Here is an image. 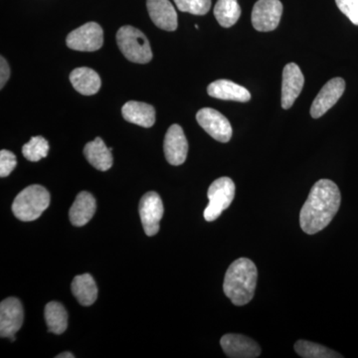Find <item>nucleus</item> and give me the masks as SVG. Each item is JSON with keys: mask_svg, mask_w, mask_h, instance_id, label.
I'll return each instance as SVG.
<instances>
[{"mask_svg": "<svg viewBox=\"0 0 358 358\" xmlns=\"http://www.w3.org/2000/svg\"><path fill=\"white\" fill-rule=\"evenodd\" d=\"M50 204V194L41 185H30L15 197L13 212L16 218L24 222L38 219Z\"/></svg>", "mask_w": 358, "mask_h": 358, "instance_id": "7ed1b4c3", "label": "nucleus"}, {"mask_svg": "<svg viewBox=\"0 0 358 358\" xmlns=\"http://www.w3.org/2000/svg\"><path fill=\"white\" fill-rule=\"evenodd\" d=\"M16 164H17V160L13 152L6 150H2L0 152V176L1 178H6L13 173Z\"/></svg>", "mask_w": 358, "mask_h": 358, "instance_id": "cd10ccee", "label": "nucleus"}, {"mask_svg": "<svg viewBox=\"0 0 358 358\" xmlns=\"http://www.w3.org/2000/svg\"><path fill=\"white\" fill-rule=\"evenodd\" d=\"M140 216L143 230L148 236H155L159 233V222L164 216L162 200L157 192L145 193L140 202Z\"/></svg>", "mask_w": 358, "mask_h": 358, "instance_id": "6e6552de", "label": "nucleus"}, {"mask_svg": "<svg viewBox=\"0 0 358 358\" xmlns=\"http://www.w3.org/2000/svg\"><path fill=\"white\" fill-rule=\"evenodd\" d=\"M235 192V183L229 178H220L213 181L207 192L209 203L204 210L205 220L208 222L215 221L232 203Z\"/></svg>", "mask_w": 358, "mask_h": 358, "instance_id": "39448f33", "label": "nucleus"}, {"mask_svg": "<svg viewBox=\"0 0 358 358\" xmlns=\"http://www.w3.org/2000/svg\"><path fill=\"white\" fill-rule=\"evenodd\" d=\"M164 155L171 166H180L188 154V143L185 131L179 124H173L167 129L164 143Z\"/></svg>", "mask_w": 358, "mask_h": 358, "instance_id": "f8f14e48", "label": "nucleus"}, {"mask_svg": "<svg viewBox=\"0 0 358 358\" xmlns=\"http://www.w3.org/2000/svg\"><path fill=\"white\" fill-rule=\"evenodd\" d=\"M214 16L222 27H232L241 16V7L237 0H218L214 7Z\"/></svg>", "mask_w": 358, "mask_h": 358, "instance_id": "5701e85b", "label": "nucleus"}, {"mask_svg": "<svg viewBox=\"0 0 358 358\" xmlns=\"http://www.w3.org/2000/svg\"><path fill=\"white\" fill-rule=\"evenodd\" d=\"M71 84L84 96L95 95L101 88V78L91 68L81 67L73 70L70 74Z\"/></svg>", "mask_w": 358, "mask_h": 358, "instance_id": "6ab92c4d", "label": "nucleus"}, {"mask_svg": "<svg viewBox=\"0 0 358 358\" xmlns=\"http://www.w3.org/2000/svg\"><path fill=\"white\" fill-rule=\"evenodd\" d=\"M49 152L48 141L43 136H33L22 148V154L29 162H36L47 157Z\"/></svg>", "mask_w": 358, "mask_h": 358, "instance_id": "393cba45", "label": "nucleus"}, {"mask_svg": "<svg viewBox=\"0 0 358 358\" xmlns=\"http://www.w3.org/2000/svg\"><path fill=\"white\" fill-rule=\"evenodd\" d=\"M305 84V78L298 65L289 63L282 70V107L288 110L300 96Z\"/></svg>", "mask_w": 358, "mask_h": 358, "instance_id": "4468645a", "label": "nucleus"}, {"mask_svg": "<svg viewBox=\"0 0 358 358\" xmlns=\"http://www.w3.org/2000/svg\"><path fill=\"white\" fill-rule=\"evenodd\" d=\"M182 13L204 15L210 10L211 0H173Z\"/></svg>", "mask_w": 358, "mask_h": 358, "instance_id": "a878e982", "label": "nucleus"}, {"mask_svg": "<svg viewBox=\"0 0 358 358\" xmlns=\"http://www.w3.org/2000/svg\"><path fill=\"white\" fill-rule=\"evenodd\" d=\"M199 126L220 143H228L232 138V127L229 121L218 110L204 108L196 114Z\"/></svg>", "mask_w": 358, "mask_h": 358, "instance_id": "9d476101", "label": "nucleus"}, {"mask_svg": "<svg viewBox=\"0 0 358 358\" xmlns=\"http://www.w3.org/2000/svg\"><path fill=\"white\" fill-rule=\"evenodd\" d=\"M9 77H10V68L6 59L1 57L0 59V88H3Z\"/></svg>", "mask_w": 358, "mask_h": 358, "instance_id": "c85d7f7f", "label": "nucleus"}, {"mask_svg": "<svg viewBox=\"0 0 358 358\" xmlns=\"http://www.w3.org/2000/svg\"><path fill=\"white\" fill-rule=\"evenodd\" d=\"M45 320L48 331L54 334H62L68 327V313L58 301H51L45 307Z\"/></svg>", "mask_w": 358, "mask_h": 358, "instance_id": "4be33fe9", "label": "nucleus"}, {"mask_svg": "<svg viewBox=\"0 0 358 358\" xmlns=\"http://www.w3.org/2000/svg\"><path fill=\"white\" fill-rule=\"evenodd\" d=\"M117 43L124 57L131 62L147 64L152 59V48L147 37L133 26L120 28L117 33Z\"/></svg>", "mask_w": 358, "mask_h": 358, "instance_id": "20e7f679", "label": "nucleus"}, {"mask_svg": "<svg viewBox=\"0 0 358 358\" xmlns=\"http://www.w3.org/2000/svg\"><path fill=\"white\" fill-rule=\"evenodd\" d=\"M71 289L77 301L84 307H89L98 298V288L95 280L90 274L79 275L74 278Z\"/></svg>", "mask_w": 358, "mask_h": 358, "instance_id": "412c9836", "label": "nucleus"}, {"mask_svg": "<svg viewBox=\"0 0 358 358\" xmlns=\"http://www.w3.org/2000/svg\"><path fill=\"white\" fill-rule=\"evenodd\" d=\"M282 14L280 0H258L252 10V24L258 31H273L279 25Z\"/></svg>", "mask_w": 358, "mask_h": 358, "instance_id": "0eeeda50", "label": "nucleus"}, {"mask_svg": "<svg viewBox=\"0 0 358 358\" xmlns=\"http://www.w3.org/2000/svg\"><path fill=\"white\" fill-rule=\"evenodd\" d=\"M336 3L353 24L358 25V0H336Z\"/></svg>", "mask_w": 358, "mask_h": 358, "instance_id": "bb28decb", "label": "nucleus"}, {"mask_svg": "<svg viewBox=\"0 0 358 358\" xmlns=\"http://www.w3.org/2000/svg\"><path fill=\"white\" fill-rule=\"evenodd\" d=\"M124 119L143 128H150L155 122V110L152 105L143 102L129 101L122 106Z\"/></svg>", "mask_w": 358, "mask_h": 358, "instance_id": "f3484780", "label": "nucleus"}, {"mask_svg": "<svg viewBox=\"0 0 358 358\" xmlns=\"http://www.w3.org/2000/svg\"><path fill=\"white\" fill-rule=\"evenodd\" d=\"M257 279L258 271L255 264L248 258L238 259L226 272L224 293L235 306L247 305L255 294Z\"/></svg>", "mask_w": 358, "mask_h": 358, "instance_id": "f03ea898", "label": "nucleus"}, {"mask_svg": "<svg viewBox=\"0 0 358 358\" xmlns=\"http://www.w3.org/2000/svg\"><path fill=\"white\" fill-rule=\"evenodd\" d=\"M96 208V200L93 195L87 192H80L70 208L71 223L77 227L86 225L93 218Z\"/></svg>", "mask_w": 358, "mask_h": 358, "instance_id": "a211bd4d", "label": "nucleus"}, {"mask_svg": "<svg viewBox=\"0 0 358 358\" xmlns=\"http://www.w3.org/2000/svg\"><path fill=\"white\" fill-rule=\"evenodd\" d=\"M23 313L22 305L16 298H7L0 303V336L1 338H10L15 341V334L22 327Z\"/></svg>", "mask_w": 358, "mask_h": 358, "instance_id": "1a4fd4ad", "label": "nucleus"}, {"mask_svg": "<svg viewBox=\"0 0 358 358\" xmlns=\"http://www.w3.org/2000/svg\"><path fill=\"white\" fill-rule=\"evenodd\" d=\"M294 350L303 358H336L343 357L338 352L329 350L326 346L310 343L308 341H299L294 345Z\"/></svg>", "mask_w": 358, "mask_h": 358, "instance_id": "b1692460", "label": "nucleus"}, {"mask_svg": "<svg viewBox=\"0 0 358 358\" xmlns=\"http://www.w3.org/2000/svg\"><path fill=\"white\" fill-rule=\"evenodd\" d=\"M148 14L160 29L174 31L178 28V13L169 0H147Z\"/></svg>", "mask_w": 358, "mask_h": 358, "instance_id": "2eb2a0df", "label": "nucleus"}, {"mask_svg": "<svg viewBox=\"0 0 358 358\" xmlns=\"http://www.w3.org/2000/svg\"><path fill=\"white\" fill-rule=\"evenodd\" d=\"M84 155L91 166L101 171H109L114 162L112 148H108L101 138H96L85 145Z\"/></svg>", "mask_w": 358, "mask_h": 358, "instance_id": "aec40b11", "label": "nucleus"}, {"mask_svg": "<svg viewBox=\"0 0 358 358\" xmlns=\"http://www.w3.org/2000/svg\"><path fill=\"white\" fill-rule=\"evenodd\" d=\"M220 345L225 355L231 358H255L261 355L258 343L243 334H225Z\"/></svg>", "mask_w": 358, "mask_h": 358, "instance_id": "ddd939ff", "label": "nucleus"}, {"mask_svg": "<svg viewBox=\"0 0 358 358\" xmlns=\"http://www.w3.org/2000/svg\"><path fill=\"white\" fill-rule=\"evenodd\" d=\"M341 201V192L334 181L320 179L315 182L301 207L300 224L303 232L313 235L324 230L338 213Z\"/></svg>", "mask_w": 358, "mask_h": 358, "instance_id": "f257e3e1", "label": "nucleus"}, {"mask_svg": "<svg viewBox=\"0 0 358 358\" xmlns=\"http://www.w3.org/2000/svg\"><path fill=\"white\" fill-rule=\"evenodd\" d=\"M75 355H72L71 352H63L58 355L56 358H74Z\"/></svg>", "mask_w": 358, "mask_h": 358, "instance_id": "c756f323", "label": "nucleus"}, {"mask_svg": "<svg viewBox=\"0 0 358 358\" xmlns=\"http://www.w3.org/2000/svg\"><path fill=\"white\" fill-rule=\"evenodd\" d=\"M207 93L212 98L219 100L235 101L246 103L251 100V94L246 88L229 80H217L212 82L207 88Z\"/></svg>", "mask_w": 358, "mask_h": 358, "instance_id": "dca6fc26", "label": "nucleus"}, {"mask_svg": "<svg viewBox=\"0 0 358 358\" xmlns=\"http://www.w3.org/2000/svg\"><path fill=\"white\" fill-rule=\"evenodd\" d=\"M345 90V82L343 78H334L329 80L313 100L310 108V115L313 119H319L333 108L343 96Z\"/></svg>", "mask_w": 358, "mask_h": 358, "instance_id": "9b49d317", "label": "nucleus"}, {"mask_svg": "<svg viewBox=\"0 0 358 358\" xmlns=\"http://www.w3.org/2000/svg\"><path fill=\"white\" fill-rule=\"evenodd\" d=\"M66 43L72 50L94 52L102 48L103 32L102 27L96 22H89L80 26L68 34Z\"/></svg>", "mask_w": 358, "mask_h": 358, "instance_id": "423d86ee", "label": "nucleus"}]
</instances>
